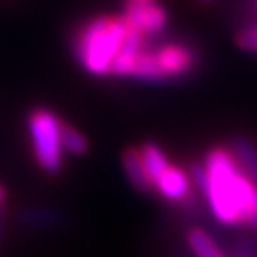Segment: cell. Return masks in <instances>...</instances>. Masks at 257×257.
Wrapping results in <instances>:
<instances>
[{
    "label": "cell",
    "mask_w": 257,
    "mask_h": 257,
    "mask_svg": "<svg viewBox=\"0 0 257 257\" xmlns=\"http://www.w3.org/2000/svg\"><path fill=\"white\" fill-rule=\"evenodd\" d=\"M207 170V189L204 198L213 216L225 225H246L257 184L239 168L229 147H213L204 157Z\"/></svg>",
    "instance_id": "obj_1"
},
{
    "label": "cell",
    "mask_w": 257,
    "mask_h": 257,
    "mask_svg": "<svg viewBox=\"0 0 257 257\" xmlns=\"http://www.w3.org/2000/svg\"><path fill=\"white\" fill-rule=\"evenodd\" d=\"M127 34L121 15H96L77 25L72 32V54L77 63L95 77L111 75L112 61Z\"/></svg>",
    "instance_id": "obj_2"
},
{
    "label": "cell",
    "mask_w": 257,
    "mask_h": 257,
    "mask_svg": "<svg viewBox=\"0 0 257 257\" xmlns=\"http://www.w3.org/2000/svg\"><path fill=\"white\" fill-rule=\"evenodd\" d=\"M61 120L52 109L34 107L27 114V131L32 156L41 172L57 175L63 170L64 149L61 141Z\"/></svg>",
    "instance_id": "obj_3"
},
{
    "label": "cell",
    "mask_w": 257,
    "mask_h": 257,
    "mask_svg": "<svg viewBox=\"0 0 257 257\" xmlns=\"http://www.w3.org/2000/svg\"><path fill=\"white\" fill-rule=\"evenodd\" d=\"M149 48L156 61L161 82L184 79L195 72L200 63L197 47L184 41H165V43L149 45Z\"/></svg>",
    "instance_id": "obj_4"
},
{
    "label": "cell",
    "mask_w": 257,
    "mask_h": 257,
    "mask_svg": "<svg viewBox=\"0 0 257 257\" xmlns=\"http://www.w3.org/2000/svg\"><path fill=\"white\" fill-rule=\"evenodd\" d=\"M121 16L128 27L140 31L145 38H154L165 32L170 24L168 11L161 4H157V0H150V2L125 0Z\"/></svg>",
    "instance_id": "obj_5"
},
{
    "label": "cell",
    "mask_w": 257,
    "mask_h": 257,
    "mask_svg": "<svg viewBox=\"0 0 257 257\" xmlns=\"http://www.w3.org/2000/svg\"><path fill=\"white\" fill-rule=\"evenodd\" d=\"M156 193L165 200L179 204L182 209H189L198 202V197L193 191V182L189 173L177 165H170L166 172L159 177L156 184Z\"/></svg>",
    "instance_id": "obj_6"
},
{
    "label": "cell",
    "mask_w": 257,
    "mask_h": 257,
    "mask_svg": "<svg viewBox=\"0 0 257 257\" xmlns=\"http://www.w3.org/2000/svg\"><path fill=\"white\" fill-rule=\"evenodd\" d=\"M145 40H147V38H145L140 31L131 29L127 25V34H125V38H123V43H121L116 57L112 61L111 75H114V77L131 75L134 61H136L138 54L141 52V48L145 47Z\"/></svg>",
    "instance_id": "obj_7"
},
{
    "label": "cell",
    "mask_w": 257,
    "mask_h": 257,
    "mask_svg": "<svg viewBox=\"0 0 257 257\" xmlns=\"http://www.w3.org/2000/svg\"><path fill=\"white\" fill-rule=\"evenodd\" d=\"M121 166H123L125 177L128 179L131 186L141 193H150L154 191L152 184L149 181L147 170L143 165V157L138 147H128L121 154Z\"/></svg>",
    "instance_id": "obj_8"
},
{
    "label": "cell",
    "mask_w": 257,
    "mask_h": 257,
    "mask_svg": "<svg viewBox=\"0 0 257 257\" xmlns=\"http://www.w3.org/2000/svg\"><path fill=\"white\" fill-rule=\"evenodd\" d=\"M141 157H143V165L147 170V175H149V181L152 184L154 191H156V184L159 181V177L166 172V168L170 166L168 156L159 145L154 143V141H147L140 147Z\"/></svg>",
    "instance_id": "obj_9"
},
{
    "label": "cell",
    "mask_w": 257,
    "mask_h": 257,
    "mask_svg": "<svg viewBox=\"0 0 257 257\" xmlns=\"http://www.w3.org/2000/svg\"><path fill=\"white\" fill-rule=\"evenodd\" d=\"M229 149L239 168L257 184V145L250 138L237 136L232 140Z\"/></svg>",
    "instance_id": "obj_10"
},
{
    "label": "cell",
    "mask_w": 257,
    "mask_h": 257,
    "mask_svg": "<svg viewBox=\"0 0 257 257\" xmlns=\"http://www.w3.org/2000/svg\"><path fill=\"white\" fill-rule=\"evenodd\" d=\"M18 221L24 227L31 229H47V227H61L66 223V216L56 209L47 207H31L18 214Z\"/></svg>",
    "instance_id": "obj_11"
},
{
    "label": "cell",
    "mask_w": 257,
    "mask_h": 257,
    "mask_svg": "<svg viewBox=\"0 0 257 257\" xmlns=\"http://www.w3.org/2000/svg\"><path fill=\"white\" fill-rule=\"evenodd\" d=\"M186 241H188L189 248L195 253V257H225L223 252L213 241V237L209 236L204 229H198V227L189 229L188 234H186Z\"/></svg>",
    "instance_id": "obj_12"
},
{
    "label": "cell",
    "mask_w": 257,
    "mask_h": 257,
    "mask_svg": "<svg viewBox=\"0 0 257 257\" xmlns=\"http://www.w3.org/2000/svg\"><path fill=\"white\" fill-rule=\"evenodd\" d=\"M61 141H63L64 152L72 154V156H84L89 149L84 134L80 133L77 127L66 123V121L61 123Z\"/></svg>",
    "instance_id": "obj_13"
},
{
    "label": "cell",
    "mask_w": 257,
    "mask_h": 257,
    "mask_svg": "<svg viewBox=\"0 0 257 257\" xmlns=\"http://www.w3.org/2000/svg\"><path fill=\"white\" fill-rule=\"evenodd\" d=\"M236 43L243 50L257 52V25H252V27H246L243 31H239V34L236 36Z\"/></svg>",
    "instance_id": "obj_14"
},
{
    "label": "cell",
    "mask_w": 257,
    "mask_h": 257,
    "mask_svg": "<svg viewBox=\"0 0 257 257\" xmlns=\"http://www.w3.org/2000/svg\"><path fill=\"white\" fill-rule=\"evenodd\" d=\"M4 197H6L4 188H2V186H0V204H2V200H4Z\"/></svg>",
    "instance_id": "obj_15"
},
{
    "label": "cell",
    "mask_w": 257,
    "mask_h": 257,
    "mask_svg": "<svg viewBox=\"0 0 257 257\" xmlns=\"http://www.w3.org/2000/svg\"><path fill=\"white\" fill-rule=\"evenodd\" d=\"M197 2H200V4H213L216 0H197Z\"/></svg>",
    "instance_id": "obj_16"
},
{
    "label": "cell",
    "mask_w": 257,
    "mask_h": 257,
    "mask_svg": "<svg viewBox=\"0 0 257 257\" xmlns=\"http://www.w3.org/2000/svg\"><path fill=\"white\" fill-rule=\"evenodd\" d=\"M138 2H150V0H138Z\"/></svg>",
    "instance_id": "obj_17"
},
{
    "label": "cell",
    "mask_w": 257,
    "mask_h": 257,
    "mask_svg": "<svg viewBox=\"0 0 257 257\" xmlns=\"http://www.w3.org/2000/svg\"><path fill=\"white\" fill-rule=\"evenodd\" d=\"M253 6H255V9H257V0H253Z\"/></svg>",
    "instance_id": "obj_18"
}]
</instances>
